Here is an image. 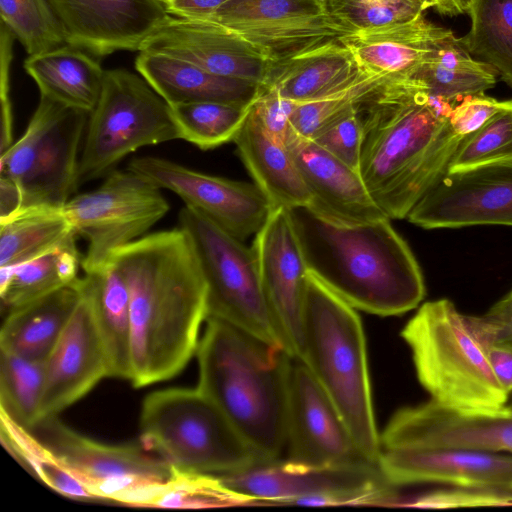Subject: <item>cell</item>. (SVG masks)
I'll return each instance as SVG.
<instances>
[{
  "label": "cell",
  "mask_w": 512,
  "mask_h": 512,
  "mask_svg": "<svg viewBox=\"0 0 512 512\" xmlns=\"http://www.w3.org/2000/svg\"><path fill=\"white\" fill-rule=\"evenodd\" d=\"M493 373L502 389L512 393V343L496 340L488 351Z\"/></svg>",
  "instance_id": "cell-48"
},
{
  "label": "cell",
  "mask_w": 512,
  "mask_h": 512,
  "mask_svg": "<svg viewBox=\"0 0 512 512\" xmlns=\"http://www.w3.org/2000/svg\"><path fill=\"white\" fill-rule=\"evenodd\" d=\"M467 14L470 29L462 46L512 88V0H475Z\"/></svg>",
  "instance_id": "cell-35"
},
{
  "label": "cell",
  "mask_w": 512,
  "mask_h": 512,
  "mask_svg": "<svg viewBox=\"0 0 512 512\" xmlns=\"http://www.w3.org/2000/svg\"><path fill=\"white\" fill-rule=\"evenodd\" d=\"M210 21L239 34L270 63L343 43L354 32L324 0H227Z\"/></svg>",
  "instance_id": "cell-14"
},
{
  "label": "cell",
  "mask_w": 512,
  "mask_h": 512,
  "mask_svg": "<svg viewBox=\"0 0 512 512\" xmlns=\"http://www.w3.org/2000/svg\"><path fill=\"white\" fill-rule=\"evenodd\" d=\"M401 337L430 400L459 412H486L507 404L509 395L488 357L497 327L486 315L462 314L448 299L429 301L406 323Z\"/></svg>",
  "instance_id": "cell-5"
},
{
  "label": "cell",
  "mask_w": 512,
  "mask_h": 512,
  "mask_svg": "<svg viewBox=\"0 0 512 512\" xmlns=\"http://www.w3.org/2000/svg\"><path fill=\"white\" fill-rule=\"evenodd\" d=\"M507 404L512 406V393L509 396V400H508Z\"/></svg>",
  "instance_id": "cell-55"
},
{
  "label": "cell",
  "mask_w": 512,
  "mask_h": 512,
  "mask_svg": "<svg viewBox=\"0 0 512 512\" xmlns=\"http://www.w3.org/2000/svg\"><path fill=\"white\" fill-rule=\"evenodd\" d=\"M66 42L98 57L139 51L171 15L164 0H49Z\"/></svg>",
  "instance_id": "cell-20"
},
{
  "label": "cell",
  "mask_w": 512,
  "mask_h": 512,
  "mask_svg": "<svg viewBox=\"0 0 512 512\" xmlns=\"http://www.w3.org/2000/svg\"><path fill=\"white\" fill-rule=\"evenodd\" d=\"M324 1H326V0H324Z\"/></svg>",
  "instance_id": "cell-57"
},
{
  "label": "cell",
  "mask_w": 512,
  "mask_h": 512,
  "mask_svg": "<svg viewBox=\"0 0 512 512\" xmlns=\"http://www.w3.org/2000/svg\"><path fill=\"white\" fill-rule=\"evenodd\" d=\"M127 169L175 193L185 206L242 241L259 231L273 209L255 183L205 174L165 158H134Z\"/></svg>",
  "instance_id": "cell-15"
},
{
  "label": "cell",
  "mask_w": 512,
  "mask_h": 512,
  "mask_svg": "<svg viewBox=\"0 0 512 512\" xmlns=\"http://www.w3.org/2000/svg\"><path fill=\"white\" fill-rule=\"evenodd\" d=\"M298 359L330 397L362 452L379 464L381 442L361 319L355 308L310 272Z\"/></svg>",
  "instance_id": "cell-6"
},
{
  "label": "cell",
  "mask_w": 512,
  "mask_h": 512,
  "mask_svg": "<svg viewBox=\"0 0 512 512\" xmlns=\"http://www.w3.org/2000/svg\"><path fill=\"white\" fill-rule=\"evenodd\" d=\"M286 146L312 195L308 208L313 212L341 225L389 218L373 200L358 171L294 130Z\"/></svg>",
  "instance_id": "cell-24"
},
{
  "label": "cell",
  "mask_w": 512,
  "mask_h": 512,
  "mask_svg": "<svg viewBox=\"0 0 512 512\" xmlns=\"http://www.w3.org/2000/svg\"><path fill=\"white\" fill-rule=\"evenodd\" d=\"M512 159V107L492 116L458 148L447 171L456 172Z\"/></svg>",
  "instance_id": "cell-42"
},
{
  "label": "cell",
  "mask_w": 512,
  "mask_h": 512,
  "mask_svg": "<svg viewBox=\"0 0 512 512\" xmlns=\"http://www.w3.org/2000/svg\"><path fill=\"white\" fill-rule=\"evenodd\" d=\"M227 0H170L166 2L168 12L175 17L212 20L218 9Z\"/></svg>",
  "instance_id": "cell-49"
},
{
  "label": "cell",
  "mask_w": 512,
  "mask_h": 512,
  "mask_svg": "<svg viewBox=\"0 0 512 512\" xmlns=\"http://www.w3.org/2000/svg\"><path fill=\"white\" fill-rule=\"evenodd\" d=\"M139 51L178 58L210 73L260 84L269 60L239 34L210 20L170 16Z\"/></svg>",
  "instance_id": "cell-21"
},
{
  "label": "cell",
  "mask_w": 512,
  "mask_h": 512,
  "mask_svg": "<svg viewBox=\"0 0 512 512\" xmlns=\"http://www.w3.org/2000/svg\"><path fill=\"white\" fill-rule=\"evenodd\" d=\"M457 103L429 92L410 76L394 75L359 105V172L390 219L407 218L468 138L449 123Z\"/></svg>",
  "instance_id": "cell-2"
},
{
  "label": "cell",
  "mask_w": 512,
  "mask_h": 512,
  "mask_svg": "<svg viewBox=\"0 0 512 512\" xmlns=\"http://www.w3.org/2000/svg\"><path fill=\"white\" fill-rule=\"evenodd\" d=\"M362 139V122L357 109L332 124L312 140L359 172Z\"/></svg>",
  "instance_id": "cell-44"
},
{
  "label": "cell",
  "mask_w": 512,
  "mask_h": 512,
  "mask_svg": "<svg viewBox=\"0 0 512 512\" xmlns=\"http://www.w3.org/2000/svg\"><path fill=\"white\" fill-rule=\"evenodd\" d=\"M22 209L21 192L14 181L0 176V222L5 221Z\"/></svg>",
  "instance_id": "cell-50"
},
{
  "label": "cell",
  "mask_w": 512,
  "mask_h": 512,
  "mask_svg": "<svg viewBox=\"0 0 512 512\" xmlns=\"http://www.w3.org/2000/svg\"><path fill=\"white\" fill-rule=\"evenodd\" d=\"M379 467L400 487L442 484L466 489H512V454L466 448L382 449Z\"/></svg>",
  "instance_id": "cell-22"
},
{
  "label": "cell",
  "mask_w": 512,
  "mask_h": 512,
  "mask_svg": "<svg viewBox=\"0 0 512 512\" xmlns=\"http://www.w3.org/2000/svg\"><path fill=\"white\" fill-rule=\"evenodd\" d=\"M382 449L466 448L512 454V406L459 412L430 400L397 410L380 434Z\"/></svg>",
  "instance_id": "cell-19"
},
{
  "label": "cell",
  "mask_w": 512,
  "mask_h": 512,
  "mask_svg": "<svg viewBox=\"0 0 512 512\" xmlns=\"http://www.w3.org/2000/svg\"><path fill=\"white\" fill-rule=\"evenodd\" d=\"M289 212L309 272L353 308L394 316L423 300L420 267L389 218L341 225L308 207Z\"/></svg>",
  "instance_id": "cell-3"
},
{
  "label": "cell",
  "mask_w": 512,
  "mask_h": 512,
  "mask_svg": "<svg viewBox=\"0 0 512 512\" xmlns=\"http://www.w3.org/2000/svg\"><path fill=\"white\" fill-rule=\"evenodd\" d=\"M135 68L169 105L206 101L249 104L259 85L219 76L187 61L145 51H139Z\"/></svg>",
  "instance_id": "cell-27"
},
{
  "label": "cell",
  "mask_w": 512,
  "mask_h": 512,
  "mask_svg": "<svg viewBox=\"0 0 512 512\" xmlns=\"http://www.w3.org/2000/svg\"><path fill=\"white\" fill-rule=\"evenodd\" d=\"M394 75L369 73L354 84L320 99L298 103L292 116L293 130L313 139L332 124L358 109L379 85Z\"/></svg>",
  "instance_id": "cell-41"
},
{
  "label": "cell",
  "mask_w": 512,
  "mask_h": 512,
  "mask_svg": "<svg viewBox=\"0 0 512 512\" xmlns=\"http://www.w3.org/2000/svg\"><path fill=\"white\" fill-rule=\"evenodd\" d=\"M255 505L254 501L225 487L216 475L181 470L154 485L142 507L203 509Z\"/></svg>",
  "instance_id": "cell-38"
},
{
  "label": "cell",
  "mask_w": 512,
  "mask_h": 512,
  "mask_svg": "<svg viewBox=\"0 0 512 512\" xmlns=\"http://www.w3.org/2000/svg\"><path fill=\"white\" fill-rule=\"evenodd\" d=\"M32 433L87 490L93 500L136 507L147 489L175 470L140 444H106L86 437L57 416L40 420Z\"/></svg>",
  "instance_id": "cell-12"
},
{
  "label": "cell",
  "mask_w": 512,
  "mask_h": 512,
  "mask_svg": "<svg viewBox=\"0 0 512 512\" xmlns=\"http://www.w3.org/2000/svg\"><path fill=\"white\" fill-rule=\"evenodd\" d=\"M81 265L74 239L30 261L0 267L2 306L8 312L71 284Z\"/></svg>",
  "instance_id": "cell-32"
},
{
  "label": "cell",
  "mask_w": 512,
  "mask_h": 512,
  "mask_svg": "<svg viewBox=\"0 0 512 512\" xmlns=\"http://www.w3.org/2000/svg\"><path fill=\"white\" fill-rule=\"evenodd\" d=\"M3 446L35 477L57 493L79 500H93L87 490L32 433L0 408Z\"/></svg>",
  "instance_id": "cell-36"
},
{
  "label": "cell",
  "mask_w": 512,
  "mask_h": 512,
  "mask_svg": "<svg viewBox=\"0 0 512 512\" xmlns=\"http://www.w3.org/2000/svg\"><path fill=\"white\" fill-rule=\"evenodd\" d=\"M140 443L178 469L203 474H228L264 463L197 387L148 394L140 413Z\"/></svg>",
  "instance_id": "cell-7"
},
{
  "label": "cell",
  "mask_w": 512,
  "mask_h": 512,
  "mask_svg": "<svg viewBox=\"0 0 512 512\" xmlns=\"http://www.w3.org/2000/svg\"><path fill=\"white\" fill-rule=\"evenodd\" d=\"M105 377H109L107 356L89 303L82 294L68 325L45 360L37 422L58 416Z\"/></svg>",
  "instance_id": "cell-23"
},
{
  "label": "cell",
  "mask_w": 512,
  "mask_h": 512,
  "mask_svg": "<svg viewBox=\"0 0 512 512\" xmlns=\"http://www.w3.org/2000/svg\"><path fill=\"white\" fill-rule=\"evenodd\" d=\"M81 298L78 277L65 287L8 311L0 331V351L46 360Z\"/></svg>",
  "instance_id": "cell-30"
},
{
  "label": "cell",
  "mask_w": 512,
  "mask_h": 512,
  "mask_svg": "<svg viewBox=\"0 0 512 512\" xmlns=\"http://www.w3.org/2000/svg\"><path fill=\"white\" fill-rule=\"evenodd\" d=\"M164 1H165V2H168V1H170V0H164Z\"/></svg>",
  "instance_id": "cell-56"
},
{
  "label": "cell",
  "mask_w": 512,
  "mask_h": 512,
  "mask_svg": "<svg viewBox=\"0 0 512 512\" xmlns=\"http://www.w3.org/2000/svg\"><path fill=\"white\" fill-rule=\"evenodd\" d=\"M14 36L1 23V138L0 154L4 153L13 143L12 109L9 98V66L12 58V42Z\"/></svg>",
  "instance_id": "cell-47"
},
{
  "label": "cell",
  "mask_w": 512,
  "mask_h": 512,
  "mask_svg": "<svg viewBox=\"0 0 512 512\" xmlns=\"http://www.w3.org/2000/svg\"><path fill=\"white\" fill-rule=\"evenodd\" d=\"M504 299L509 302H512V291L508 295H506V297H504Z\"/></svg>",
  "instance_id": "cell-54"
},
{
  "label": "cell",
  "mask_w": 512,
  "mask_h": 512,
  "mask_svg": "<svg viewBox=\"0 0 512 512\" xmlns=\"http://www.w3.org/2000/svg\"><path fill=\"white\" fill-rule=\"evenodd\" d=\"M89 112L40 95L24 134L0 154V176L16 183L20 212L63 209L79 185L80 154ZM19 212V213H20Z\"/></svg>",
  "instance_id": "cell-9"
},
{
  "label": "cell",
  "mask_w": 512,
  "mask_h": 512,
  "mask_svg": "<svg viewBox=\"0 0 512 512\" xmlns=\"http://www.w3.org/2000/svg\"><path fill=\"white\" fill-rule=\"evenodd\" d=\"M79 284L107 356L109 377L130 380V298L122 272L109 258L102 266L84 272Z\"/></svg>",
  "instance_id": "cell-29"
},
{
  "label": "cell",
  "mask_w": 512,
  "mask_h": 512,
  "mask_svg": "<svg viewBox=\"0 0 512 512\" xmlns=\"http://www.w3.org/2000/svg\"><path fill=\"white\" fill-rule=\"evenodd\" d=\"M196 350L197 388L210 398L263 462L282 459L293 358L224 321L207 318Z\"/></svg>",
  "instance_id": "cell-4"
},
{
  "label": "cell",
  "mask_w": 512,
  "mask_h": 512,
  "mask_svg": "<svg viewBox=\"0 0 512 512\" xmlns=\"http://www.w3.org/2000/svg\"><path fill=\"white\" fill-rule=\"evenodd\" d=\"M497 327V340L512 343V302L501 299L485 314Z\"/></svg>",
  "instance_id": "cell-51"
},
{
  "label": "cell",
  "mask_w": 512,
  "mask_h": 512,
  "mask_svg": "<svg viewBox=\"0 0 512 512\" xmlns=\"http://www.w3.org/2000/svg\"><path fill=\"white\" fill-rule=\"evenodd\" d=\"M45 360L0 351V408L26 428L38 421Z\"/></svg>",
  "instance_id": "cell-39"
},
{
  "label": "cell",
  "mask_w": 512,
  "mask_h": 512,
  "mask_svg": "<svg viewBox=\"0 0 512 512\" xmlns=\"http://www.w3.org/2000/svg\"><path fill=\"white\" fill-rule=\"evenodd\" d=\"M180 139L169 104L138 73L106 70L81 147L79 185L108 175L145 146Z\"/></svg>",
  "instance_id": "cell-8"
},
{
  "label": "cell",
  "mask_w": 512,
  "mask_h": 512,
  "mask_svg": "<svg viewBox=\"0 0 512 512\" xmlns=\"http://www.w3.org/2000/svg\"><path fill=\"white\" fill-rule=\"evenodd\" d=\"M252 249L279 342L292 358L298 359L309 270L289 209L271 210L255 234Z\"/></svg>",
  "instance_id": "cell-16"
},
{
  "label": "cell",
  "mask_w": 512,
  "mask_h": 512,
  "mask_svg": "<svg viewBox=\"0 0 512 512\" xmlns=\"http://www.w3.org/2000/svg\"><path fill=\"white\" fill-rule=\"evenodd\" d=\"M505 495L507 506H512V489H507Z\"/></svg>",
  "instance_id": "cell-53"
},
{
  "label": "cell",
  "mask_w": 512,
  "mask_h": 512,
  "mask_svg": "<svg viewBox=\"0 0 512 512\" xmlns=\"http://www.w3.org/2000/svg\"><path fill=\"white\" fill-rule=\"evenodd\" d=\"M369 73L374 72L365 69L351 50L339 43L270 63L259 85L302 103L344 89Z\"/></svg>",
  "instance_id": "cell-26"
},
{
  "label": "cell",
  "mask_w": 512,
  "mask_h": 512,
  "mask_svg": "<svg viewBox=\"0 0 512 512\" xmlns=\"http://www.w3.org/2000/svg\"><path fill=\"white\" fill-rule=\"evenodd\" d=\"M216 476L255 505L387 506L397 490L379 465L315 466L279 459Z\"/></svg>",
  "instance_id": "cell-11"
},
{
  "label": "cell",
  "mask_w": 512,
  "mask_h": 512,
  "mask_svg": "<svg viewBox=\"0 0 512 512\" xmlns=\"http://www.w3.org/2000/svg\"><path fill=\"white\" fill-rule=\"evenodd\" d=\"M496 76L490 65L466 51L460 38L432 52L411 75L429 92L454 102L491 89L497 82Z\"/></svg>",
  "instance_id": "cell-33"
},
{
  "label": "cell",
  "mask_w": 512,
  "mask_h": 512,
  "mask_svg": "<svg viewBox=\"0 0 512 512\" xmlns=\"http://www.w3.org/2000/svg\"><path fill=\"white\" fill-rule=\"evenodd\" d=\"M0 16L28 56L67 45L49 0H0Z\"/></svg>",
  "instance_id": "cell-40"
},
{
  "label": "cell",
  "mask_w": 512,
  "mask_h": 512,
  "mask_svg": "<svg viewBox=\"0 0 512 512\" xmlns=\"http://www.w3.org/2000/svg\"><path fill=\"white\" fill-rule=\"evenodd\" d=\"M179 227L189 236L203 272L207 318L224 321L281 346L253 249L187 206L179 212Z\"/></svg>",
  "instance_id": "cell-10"
},
{
  "label": "cell",
  "mask_w": 512,
  "mask_h": 512,
  "mask_svg": "<svg viewBox=\"0 0 512 512\" xmlns=\"http://www.w3.org/2000/svg\"><path fill=\"white\" fill-rule=\"evenodd\" d=\"M24 69L40 95L89 113L99 100L105 76L95 56L69 44L28 56Z\"/></svg>",
  "instance_id": "cell-31"
},
{
  "label": "cell",
  "mask_w": 512,
  "mask_h": 512,
  "mask_svg": "<svg viewBox=\"0 0 512 512\" xmlns=\"http://www.w3.org/2000/svg\"><path fill=\"white\" fill-rule=\"evenodd\" d=\"M110 259L129 291V381L140 388L174 377L196 354L207 318L206 282L189 236L180 227L154 232Z\"/></svg>",
  "instance_id": "cell-1"
},
{
  "label": "cell",
  "mask_w": 512,
  "mask_h": 512,
  "mask_svg": "<svg viewBox=\"0 0 512 512\" xmlns=\"http://www.w3.org/2000/svg\"><path fill=\"white\" fill-rule=\"evenodd\" d=\"M457 38L451 29L420 14L406 22L354 31L343 44L368 71L411 77L432 52Z\"/></svg>",
  "instance_id": "cell-25"
},
{
  "label": "cell",
  "mask_w": 512,
  "mask_h": 512,
  "mask_svg": "<svg viewBox=\"0 0 512 512\" xmlns=\"http://www.w3.org/2000/svg\"><path fill=\"white\" fill-rule=\"evenodd\" d=\"M331 13L353 31L409 21L437 0H326Z\"/></svg>",
  "instance_id": "cell-43"
},
{
  "label": "cell",
  "mask_w": 512,
  "mask_h": 512,
  "mask_svg": "<svg viewBox=\"0 0 512 512\" xmlns=\"http://www.w3.org/2000/svg\"><path fill=\"white\" fill-rule=\"evenodd\" d=\"M297 105L298 102L280 96L275 90L258 85L250 110L271 138L286 145L293 132L292 116Z\"/></svg>",
  "instance_id": "cell-45"
},
{
  "label": "cell",
  "mask_w": 512,
  "mask_h": 512,
  "mask_svg": "<svg viewBox=\"0 0 512 512\" xmlns=\"http://www.w3.org/2000/svg\"><path fill=\"white\" fill-rule=\"evenodd\" d=\"M250 103L206 101L169 106L180 139L209 150L234 140L248 115Z\"/></svg>",
  "instance_id": "cell-37"
},
{
  "label": "cell",
  "mask_w": 512,
  "mask_h": 512,
  "mask_svg": "<svg viewBox=\"0 0 512 512\" xmlns=\"http://www.w3.org/2000/svg\"><path fill=\"white\" fill-rule=\"evenodd\" d=\"M169 209L159 187L127 169L113 170L98 188L73 196L63 212L87 241L81 268L89 272L117 248L142 237Z\"/></svg>",
  "instance_id": "cell-13"
},
{
  "label": "cell",
  "mask_w": 512,
  "mask_h": 512,
  "mask_svg": "<svg viewBox=\"0 0 512 512\" xmlns=\"http://www.w3.org/2000/svg\"><path fill=\"white\" fill-rule=\"evenodd\" d=\"M286 451L285 459L301 464L379 465L362 452L330 397L296 358L289 380Z\"/></svg>",
  "instance_id": "cell-17"
},
{
  "label": "cell",
  "mask_w": 512,
  "mask_h": 512,
  "mask_svg": "<svg viewBox=\"0 0 512 512\" xmlns=\"http://www.w3.org/2000/svg\"><path fill=\"white\" fill-rule=\"evenodd\" d=\"M475 0H437L434 10L443 16H458L468 13Z\"/></svg>",
  "instance_id": "cell-52"
},
{
  "label": "cell",
  "mask_w": 512,
  "mask_h": 512,
  "mask_svg": "<svg viewBox=\"0 0 512 512\" xmlns=\"http://www.w3.org/2000/svg\"><path fill=\"white\" fill-rule=\"evenodd\" d=\"M241 160L274 207H309L312 195L285 144L271 138L250 110L233 140Z\"/></svg>",
  "instance_id": "cell-28"
},
{
  "label": "cell",
  "mask_w": 512,
  "mask_h": 512,
  "mask_svg": "<svg viewBox=\"0 0 512 512\" xmlns=\"http://www.w3.org/2000/svg\"><path fill=\"white\" fill-rule=\"evenodd\" d=\"M509 107H512V100L499 101L484 93L470 95L455 105L449 123L458 135L469 137L497 112Z\"/></svg>",
  "instance_id": "cell-46"
},
{
  "label": "cell",
  "mask_w": 512,
  "mask_h": 512,
  "mask_svg": "<svg viewBox=\"0 0 512 512\" xmlns=\"http://www.w3.org/2000/svg\"><path fill=\"white\" fill-rule=\"evenodd\" d=\"M63 209H31L0 222V267L30 261L76 239Z\"/></svg>",
  "instance_id": "cell-34"
},
{
  "label": "cell",
  "mask_w": 512,
  "mask_h": 512,
  "mask_svg": "<svg viewBox=\"0 0 512 512\" xmlns=\"http://www.w3.org/2000/svg\"><path fill=\"white\" fill-rule=\"evenodd\" d=\"M407 218L425 229L512 226V159L446 171Z\"/></svg>",
  "instance_id": "cell-18"
}]
</instances>
